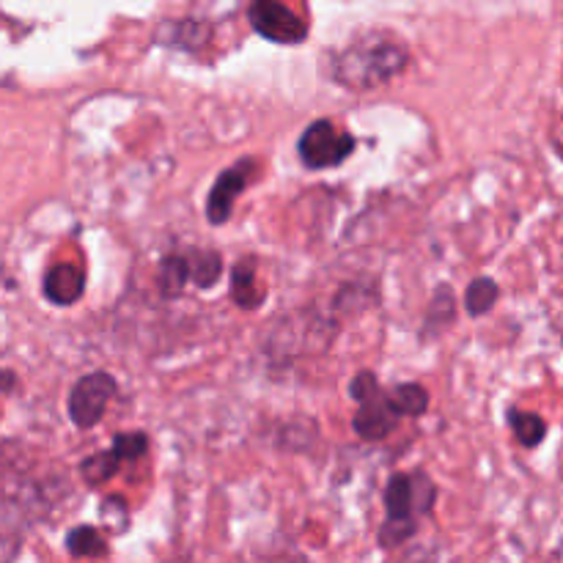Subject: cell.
Masks as SVG:
<instances>
[{"instance_id": "1", "label": "cell", "mask_w": 563, "mask_h": 563, "mask_svg": "<svg viewBox=\"0 0 563 563\" xmlns=\"http://www.w3.org/2000/svg\"><path fill=\"white\" fill-rule=\"evenodd\" d=\"M405 66L407 53L399 44L383 36H368L346 47L333 60V75L350 88H374L399 75Z\"/></svg>"}, {"instance_id": "2", "label": "cell", "mask_w": 563, "mask_h": 563, "mask_svg": "<svg viewBox=\"0 0 563 563\" xmlns=\"http://www.w3.org/2000/svg\"><path fill=\"white\" fill-rule=\"evenodd\" d=\"M350 394L361 401V410L355 416V432L363 440H383L399 423V412L390 407L388 394L379 390L377 377L372 372H363L352 379Z\"/></svg>"}, {"instance_id": "3", "label": "cell", "mask_w": 563, "mask_h": 563, "mask_svg": "<svg viewBox=\"0 0 563 563\" xmlns=\"http://www.w3.org/2000/svg\"><path fill=\"white\" fill-rule=\"evenodd\" d=\"M297 152H300V159L306 163V168H335V165H341L355 152V137L350 132L335 130L333 121L319 119L313 124H308V130L302 132L300 143H297Z\"/></svg>"}, {"instance_id": "4", "label": "cell", "mask_w": 563, "mask_h": 563, "mask_svg": "<svg viewBox=\"0 0 563 563\" xmlns=\"http://www.w3.org/2000/svg\"><path fill=\"white\" fill-rule=\"evenodd\" d=\"M247 16L258 36L278 44H300L308 36V22L291 0H251Z\"/></svg>"}, {"instance_id": "5", "label": "cell", "mask_w": 563, "mask_h": 563, "mask_svg": "<svg viewBox=\"0 0 563 563\" xmlns=\"http://www.w3.org/2000/svg\"><path fill=\"white\" fill-rule=\"evenodd\" d=\"M115 396V379L104 372H93L82 377L69 394V416L75 427L91 429L102 421L110 399Z\"/></svg>"}, {"instance_id": "6", "label": "cell", "mask_w": 563, "mask_h": 563, "mask_svg": "<svg viewBox=\"0 0 563 563\" xmlns=\"http://www.w3.org/2000/svg\"><path fill=\"white\" fill-rule=\"evenodd\" d=\"M253 159H240L236 165H231L229 170L218 176L212 192L207 198V218L209 223L223 225L225 220L231 218V209H234V201L242 196V190L247 187L253 176Z\"/></svg>"}, {"instance_id": "7", "label": "cell", "mask_w": 563, "mask_h": 563, "mask_svg": "<svg viewBox=\"0 0 563 563\" xmlns=\"http://www.w3.org/2000/svg\"><path fill=\"white\" fill-rule=\"evenodd\" d=\"M86 289V278L75 264H58L44 278V297L55 306H71Z\"/></svg>"}, {"instance_id": "8", "label": "cell", "mask_w": 563, "mask_h": 563, "mask_svg": "<svg viewBox=\"0 0 563 563\" xmlns=\"http://www.w3.org/2000/svg\"><path fill=\"white\" fill-rule=\"evenodd\" d=\"M385 506L388 520H412L416 515V495H412V478L394 476L385 489Z\"/></svg>"}, {"instance_id": "9", "label": "cell", "mask_w": 563, "mask_h": 563, "mask_svg": "<svg viewBox=\"0 0 563 563\" xmlns=\"http://www.w3.org/2000/svg\"><path fill=\"white\" fill-rule=\"evenodd\" d=\"M231 297L240 308L253 311L262 306V291H256V269H253L251 258L234 267V278H231Z\"/></svg>"}, {"instance_id": "10", "label": "cell", "mask_w": 563, "mask_h": 563, "mask_svg": "<svg viewBox=\"0 0 563 563\" xmlns=\"http://www.w3.org/2000/svg\"><path fill=\"white\" fill-rule=\"evenodd\" d=\"M390 407L401 416H423L429 407V394L421 388V385L410 383V385H399L396 390L388 394Z\"/></svg>"}, {"instance_id": "11", "label": "cell", "mask_w": 563, "mask_h": 563, "mask_svg": "<svg viewBox=\"0 0 563 563\" xmlns=\"http://www.w3.org/2000/svg\"><path fill=\"white\" fill-rule=\"evenodd\" d=\"M220 273H223V262H220L218 253H192L190 258H187V275H190V280L196 286H201V289H209V286H214V280L220 278Z\"/></svg>"}, {"instance_id": "12", "label": "cell", "mask_w": 563, "mask_h": 563, "mask_svg": "<svg viewBox=\"0 0 563 563\" xmlns=\"http://www.w3.org/2000/svg\"><path fill=\"white\" fill-rule=\"evenodd\" d=\"M66 550H69L75 559H99V555L108 553L102 537H99L97 528L91 526H80L75 528V531H69V537H66Z\"/></svg>"}, {"instance_id": "13", "label": "cell", "mask_w": 563, "mask_h": 563, "mask_svg": "<svg viewBox=\"0 0 563 563\" xmlns=\"http://www.w3.org/2000/svg\"><path fill=\"white\" fill-rule=\"evenodd\" d=\"M498 302V284L493 278H476L471 286H467V295H465V306L467 313L473 317H484L489 313Z\"/></svg>"}, {"instance_id": "14", "label": "cell", "mask_w": 563, "mask_h": 563, "mask_svg": "<svg viewBox=\"0 0 563 563\" xmlns=\"http://www.w3.org/2000/svg\"><path fill=\"white\" fill-rule=\"evenodd\" d=\"M509 423L515 429V438L520 440L526 449H537L539 443L544 440V421L533 412H520V410H511L509 412Z\"/></svg>"}, {"instance_id": "15", "label": "cell", "mask_w": 563, "mask_h": 563, "mask_svg": "<svg viewBox=\"0 0 563 563\" xmlns=\"http://www.w3.org/2000/svg\"><path fill=\"white\" fill-rule=\"evenodd\" d=\"M190 275H187V258L185 256H168L159 264V289L165 297L181 295Z\"/></svg>"}, {"instance_id": "16", "label": "cell", "mask_w": 563, "mask_h": 563, "mask_svg": "<svg viewBox=\"0 0 563 563\" xmlns=\"http://www.w3.org/2000/svg\"><path fill=\"white\" fill-rule=\"evenodd\" d=\"M80 471H82V478H86L91 487H97V484L108 482V478L119 471V460H115L113 451H99V454L88 456V460L82 462Z\"/></svg>"}, {"instance_id": "17", "label": "cell", "mask_w": 563, "mask_h": 563, "mask_svg": "<svg viewBox=\"0 0 563 563\" xmlns=\"http://www.w3.org/2000/svg\"><path fill=\"white\" fill-rule=\"evenodd\" d=\"M412 537H416V520H388L379 528V544L383 548H399Z\"/></svg>"}, {"instance_id": "18", "label": "cell", "mask_w": 563, "mask_h": 563, "mask_svg": "<svg viewBox=\"0 0 563 563\" xmlns=\"http://www.w3.org/2000/svg\"><path fill=\"white\" fill-rule=\"evenodd\" d=\"M146 449H148V440H146V434H141V432H135V434H121V438H115L113 440V454H115V460H137V456H143L146 454Z\"/></svg>"}, {"instance_id": "19", "label": "cell", "mask_w": 563, "mask_h": 563, "mask_svg": "<svg viewBox=\"0 0 563 563\" xmlns=\"http://www.w3.org/2000/svg\"><path fill=\"white\" fill-rule=\"evenodd\" d=\"M16 379H14V374H9V372H0V390H5V394H9V385H14Z\"/></svg>"}]
</instances>
